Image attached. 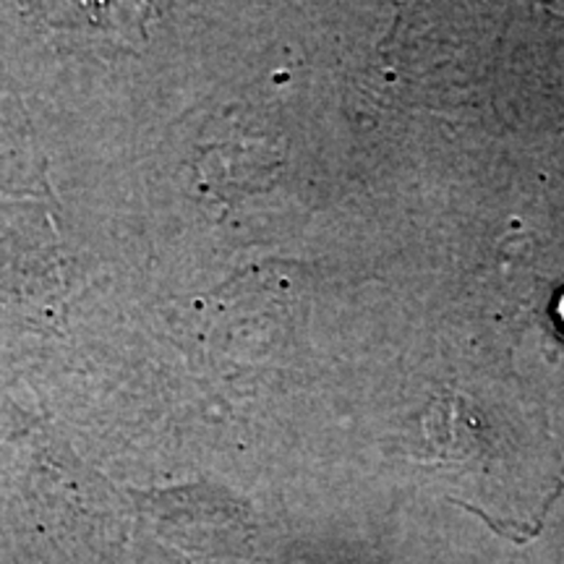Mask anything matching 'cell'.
<instances>
[{"instance_id": "obj_1", "label": "cell", "mask_w": 564, "mask_h": 564, "mask_svg": "<svg viewBox=\"0 0 564 564\" xmlns=\"http://www.w3.org/2000/svg\"><path fill=\"white\" fill-rule=\"evenodd\" d=\"M549 314H552V319H554V327H556V333H560V337L564 340V288L560 293L554 295V301H552V308H549Z\"/></svg>"}]
</instances>
